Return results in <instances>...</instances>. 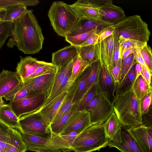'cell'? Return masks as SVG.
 <instances>
[{"mask_svg": "<svg viewBox=\"0 0 152 152\" xmlns=\"http://www.w3.org/2000/svg\"><path fill=\"white\" fill-rule=\"evenodd\" d=\"M77 134L72 133L66 135H55L50 138L53 147L64 152L73 151L72 145Z\"/></svg>", "mask_w": 152, "mask_h": 152, "instance_id": "cell-25", "label": "cell"}, {"mask_svg": "<svg viewBox=\"0 0 152 152\" xmlns=\"http://www.w3.org/2000/svg\"><path fill=\"white\" fill-rule=\"evenodd\" d=\"M13 23L3 22L0 24V49L6 40L11 36L13 29Z\"/></svg>", "mask_w": 152, "mask_h": 152, "instance_id": "cell-44", "label": "cell"}, {"mask_svg": "<svg viewBox=\"0 0 152 152\" xmlns=\"http://www.w3.org/2000/svg\"><path fill=\"white\" fill-rule=\"evenodd\" d=\"M22 140L26 151L36 152H61L52 144L50 138H44L21 132L19 131Z\"/></svg>", "mask_w": 152, "mask_h": 152, "instance_id": "cell-11", "label": "cell"}, {"mask_svg": "<svg viewBox=\"0 0 152 152\" xmlns=\"http://www.w3.org/2000/svg\"><path fill=\"white\" fill-rule=\"evenodd\" d=\"M113 47V67L115 66L120 58L119 52L120 43L118 37L114 33Z\"/></svg>", "mask_w": 152, "mask_h": 152, "instance_id": "cell-47", "label": "cell"}, {"mask_svg": "<svg viewBox=\"0 0 152 152\" xmlns=\"http://www.w3.org/2000/svg\"><path fill=\"white\" fill-rule=\"evenodd\" d=\"M77 110V105L74 104L68 112L57 121L51 124L50 126L53 136L60 134L69 118Z\"/></svg>", "mask_w": 152, "mask_h": 152, "instance_id": "cell-32", "label": "cell"}, {"mask_svg": "<svg viewBox=\"0 0 152 152\" xmlns=\"http://www.w3.org/2000/svg\"><path fill=\"white\" fill-rule=\"evenodd\" d=\"M137 48H130L127 49L123 53L121 57L122 60H124L132 53H133L136 50Z\"/></svg>", "mask_w": 152, "mask_h": 152, "instance_id": "cell-53", "label": "cell"}, {"mask_svg": "<svg viewBox=\"0 0 152 152\" xmlns=\"http://www.w3.org/2000/svg\"><path fill=\"white\" fill-rule=\"evenodd\" d=\"M26 152H27L26 151Z\"/></svg>", "mask_w": 152, "mask_h": 152, "instance_id": "cell-57", "label": "cell"}, {"mask_svg": "<svg viewBox=\"0 0 152 152\" xmlns=\"http://www.w3.org/2000/svg\"><path fill=\"white\" fill-rule=\"evenodd\" d=\"M114 34L96 45L98 60L101 65H104L109 73L113 68V57Z\"/></svg>", "mask_w": 152, "mask_h": 152, "instance_id": "cell-14", "label": "cell"}, {"mask_svg": "<svg viewBox=\"0 0 152 152\" xmlns=\"http://www.w3.org/2000/svg\"><path fill=\"white\" fill-rule=\"evenodd\" d=\"M115 30V27L113 25H109L102 28L98 33V43L113 34Z\"/></svg>", "mask_w": 152, "mask_h": 152, "instance_id": "cell-48", "label": "cell"}, {"mask_svg": "<svg viewBox=\"0 0 152 152\" xmlns=\"http://www.w3.org/2000/svg\"><path fill=\"white\" fill-rule=\"evenodd\" d=\"M132 88L137 98L141 102L144 97L152 90L151 86H148L141 75L135 80Z\"/></svg>", "mask_w": 152, "mask_h": 152, "instance_id": "cell-33", "label": "cell"}, {"mask_svg": "<svg viewBox=\"0 0 152 152\" xmlns=\"http://www.w3.org/2000/svg\"><path fill=\"white\" fill-rule=\"evenodd\" d=\"M95 32L98 34L99 32L97 30H93L75 35L67 36L65 37V40L71 45L75 47H79Z\"/></svg>", "mask_w": 152, "mask_h": 152, "instance_id": "cell-40", "label": "cell"}, {"mask_svg": "<svg viewBox=\"0 0 152 152\" xmlns=\"http://www.w3.org/2000/svg\"><path fill=\"white\" fill-rule=\"evenodd\" d=\"M107 146L110 148H116L121 152H143L131 135L122 131L120 142L108 140Z\"/></svg>", "mask_w": 152, "mask_h": 152, "instance_id": "cell-21", "label": "cell"}, {"mask_svg": "<svg viewBox=\"0 0 152 152\" xmlns=\"http://www.w3.org/2000/svg\"><path fill=\"white\" fill-rule=\"evenodd\" d=\"M119 42L120 58L127 49L140 48L147 43V42H142L133 39H125Z\"/></svg>", "mask_w": 152, "mask_h": 152, "instance_id": "cell-43", "label": "cell"}, {"mask_svg": "<svg viewBox=\"0 0 152 152\" xmlns=\"http://www.w3.org/2000/svg\"><path fill=\"white\" fill-rule=\"evenodd\" d=\"M142 71L141 75L149 86H151L152 73L149 69L143 65H141Z\"/></svg>", "mask_w": 152, "mask_h": 152, "instance_id": "cell-50", "label": "cell"}, {"mask_svg": "<svg viewBox=\"0 0 152 152\" xmlns=\"http://www.w3.org/2000/svg\"><path fill=\"white\" fill-rule=\"evenodd\" d=\"M78 55L77 47L71 45L53 53L51 63L59 68Z\"/></svg>", "mask_w": 152, "mask_h": 152, "instance_id": "cell-22", "label": "cell"}, {"mask_svg": "<svg viewBox=\"0 0 152 152\" xmlns=\"http://www.w3.org/2000/svg\"><path fill=\"white\" fill-rule=\"evenodd\" d=\"M134 58L137 62L141 65H143L147 68L148 67L146 65L140 52V48H137L136 50L133 53Z\"/></svg>", "mask_w": 152, "mask_h": 152, "instance_id": "cell-52", "label": "cell"}, {"mask_svg": "<svg viewBox=\"0 0 152 152\" xmlns=\"http://www.w3.org/2000/svg\"><path fill=\"white\" fill-rule=\"evenodd\" d=\"M108 139L103 124L91 125L77 135L72 145L74 152H92L106 147Z\"/></svg>", "mask_w": 152, "mask_h": 152, "instance_id": "cell-4", "label": "cell"}, {"mask_svg": "<svg viewBox=\"0 0 152 152\" xmlns=\"http://www.w3.org/2000/svg\"><path fill=\"white\" fill-rule=\"evenodd\" d=\"M113 25L115 27L114 33L118 36L119 42L125 39H133L147 42L149 40L151 32L148 25L139 15L126 17Z\"/></svg>", "mask_w": 152, "mask_h": 152, "instance_id": "cell-5", "label": "cell"}, {"mask_svg": "<svg viewBox=\"0 0 152 152\" xmlns=\"http://www.w3.org/2000/svg\"><path fill=\"white\" fill-rule=\"evenodd\" d=\"M20 131L44 138L53 136L50 126L39 112H34L21 116L19 120Z\"/></svg>", "mask_w": 152, "mask_h": 152, "instance_id": "cell-6", "label": "cell"}, {"mask_svg": "<svg viewBox=\"0 0 152 152\" xmlns=\"http://www.w3.org/2000/svg\"><path fill=\"white\" fill-rule=\"evenodd\" d=\"M152 90L151 91L143 98L141 102V112L143 116L149 111V107L152 103Z\"/></svg>", "mask_w": 152, "mask_h": 152, "instance_id": "cell-46", "label": "cell"}, {"mask_svg": "<svg viewBox=\"0 0 152 152\" xmlns=\"http://www.w3.org/2000/svg\"><path fill=\"white\" fill-rule=\"evenodd\" d=\"M4 104V102L2 99V97L0 98V107Z\"/></svg>", "mask_w": 152, "mask_h": 152, "instance_id": "cell-56", "label": "cell"}, {"mask_svg": "<svg viewBox=\"0 0 152 152\" xmlns=\"http://www.w3.org/2000/svg\"><path fill=\"white\" fill-rule=\"evenodd\" d=\"M137 63L133 53L131 54L124 60H122L119 83L117 86L121 83L131 69Z\"/></svg>", "mask_w": 152, "mask_h": 152, "instance_id": "cell-42", "label": "cell"}, {"mask_svg": "<svg viewBox=\"0 0 152 152\" xmlns=\"http://www.w3.org/2000/svg\"><path fill=\"white\" fill-rule=\"evenodd\" d=\"M142 69V67L141 65L138 63L137 62L135 66L136 73V77L135 80L141 75Z\"/></svg>", "mask_w": 152, "mask_h": 152, "instance_id": "cell-54", "label": "cell"}, {"mask_svg": "<svg viewBox=\"0 0 152 152\" xmlns=\"http://www.w3.org/2000/svg\"><path fill=\"white\" fill-rule=\"evenodd\" d=\"M96 45L76 47L78 56L84 62L90 66H91L98 60Z\"/></svg>", "mask_w": 152, "mask_h": 152, "instance_id": "cell-29", "label": "cell"}, {"mask_svg": "<svg viewBox=\"0 0 152 152\" xmlns=\"http://www.w3.org/2000/svg\"><path fill=\"white\" fill-rule=\"evenodd\" d=\"M112 104L122 126L128 129L142 124L141 102L137 98L132 86L125 91L115 94Z\"/></svg>", "mask_w": 152, "mask_h": 152, "instance_id": "cell-2", "label": "cell"}, {"mask_svg": "<svg viewBox=\"0 0 152 152\" xmlns=\"http://www.w3.org/2000/svg\"><path fill=\"white\" fill-rule=\"evenodd\" d=\"M89 66H90L84 62L78 55L73 65L71 74L69 80V83H72Z\"/></svg>", "mask_w": 152, "mask_h": 152, "instance_id": "cell-39", "label": "cell"}, {"mask_svg": "<svg viewBox=\"0 0 152 152\" xmlns=\"http://www.w3.org/2000/svg\"></svg>", "mask_w": 152, "mask_h": 152, "instance_id": "cell-58", "label": "cell"}, {"mask_svg": "<svg viewBox=\"0 0 152 152\" xmlns=\"http://www.w3.org/2000/svg\"><path fill=\"white\" fill-rule=\"evenodd\" d=\"M126 130L143 152H152V128L142 124Z\"/></svg>", "mask_w": 152, "mask_h": 152, "instance_id": "cell-13", "label": "cell"}, {"mask_svg": "<svg viewBox=\"0 0 152 152\" xmlns=\"http://www.w3.org/2000/svg\"><path fill=\"white\" fill-rule=\"evenodd\" d=\"M67 93V90L64 91L39 110L35 112H39L46 122L50 126Z\"/></svg>", "mask_w": 152, "mask_h": 152, "instance_id": "cell-17", "label": "cell"}, {"mask_svg": "<svg viewBox=\"0 0 152 152\" xmlns=\"http://www.w3.org/2000/svg\"><path fill=\"white\" fill-rule=\"evenodd\" d=\"M44 38L42 30L32 10H27L13 23L12 34L7 46L18 49L26 54L39 52L42 48Z\"/></svg>", "mask_w": 152, "mask_h": 152, "instance_id": "cell-1", "label": "cell"}, {"mask_svg": "<svg viewBox=\"0 0 152 152\" xmlns=\"http://www.w3.org/2000/svg\"><path fill=\"white\" fill-rule=\"evenodd\" d=\"M92 65L89 66L82 73L77 90L73 99L72 103L73 105H77L85 94L88 77Z\"/></svg>", "mask_w": 152, "mask_h": 152, "instance_id": "cell-31", "label": "cell"}, {"mask_svg": "<svg viewBox=\"0 0 152 152\" xmlns=\"http://www.w3.org/2000/svg\"><path fill=\"white\" fill-rule=\"evenodd\" d=\"M22 83L20 77L16 72L3 70L0 72V98L4 97Z\"/></svg>", "mask_w": 152, "mask_h": 152, "instance_id": "cell-18", "label": "cell"}, {"mask_svg": "<svg viewBox=\"0 0 152 152\" xmlns=\"http://www.w3.org/2000/svg\"><path fill=\"white\" fill-rule=\"evenodd\" d=\"M136 64L132 66L121 83L116 86L115 94L125 91L132 86L136 77Z\"/></svg>", "mask_w": 152, "mask_h": 152, "instance_id": "cell-36", "label": "cell"}, {"mask_svg": "<svg viewBox=\"0 0 152 152\" xmlns=\"http://www.w3.org/2000/svg\"><path fill=\"white\" fill-rule=\"evenodd\" d=\"M44 61H39L37 58L30 56L24 58L20 57V60L17 64L16 72L19 75L23 83H26L28 78Z\"/></svg>", "mask_w": 152, "mask_h": 152, "instance_id": "cell-16", "label": "cell"}, {"mask_svg": "<svg viewBox=\"0 0 152 152\" xmlns=\"http://www.w3.org/2000/svg\"><path fill=\"white\" fill-rule=\"evenodd\" d=\"M91 125L90 113L85 110H77L69 118L59 135L78 134Z\"/></svg>", "mask_w": 152, "mask_h": 152, "instance_id": "cell-9", "label": "cell"}, {"mask_svg": "<svg viewBox=\"0 0 152 152\" xmlns=\"http://www.w3.org/2000/svg\"><path fill=\"white\" fill-rule=\"evenodd\" d=\"M38 0H0V10H5L13 6L22 5L27 7L38 4Z\"/></svg>", "mask_w": 152, "mask_h": 152, "instance_id": "cell-38", "label": "cell"}, {"mask_svg": "<svg viewBox=\"0 0 152 152\" xmlns=\"http://www.w3.org/2000/svg\"><path fill=\"white\" fill-rule=\"evenodd\" d=\"M48 98L45 94L28 95L18 101L10 102L8 104L16 116L19 118L25 114L37 111Z\"/></svg>", "mask_w": 152, "mask_h": 152, "instance_id": "cell-8", "label": "cell"}, {"mask_svg": "<svg viewBox=\"0 0 152 152\" xmlns=\"http://www.w3.org/2000/svg\"><path fill=\"white\" fill-rule=\"evenodd\" d=\"M101 69V65L98 60L92 65L91 69L87 80L85 94L93 86L99 84Z\"/></svg>", "mask_w": 152, "mask_h": 152, "instance_id": "cell-35", "label": "cell"}, {"mask_svg": "<svg viewBox=\"0 0 152 152\" xmlns=\"http://www.w3.org/2000/svg\"><path fill=\"white\" fill-rule=\"evenodd\" d=\"M48 16L55 32L64 37L73 30L79 19L70 5L61 1L52 3Z\"/></svg>", "mask_w": 152, "mask_h": 152, "instance_id": "cell-3", "label": "cell"}, {"mask_svg": "<svg viewBox=\"0 0 152 152\" xmlns=\"http://www.w3.org/2000/svg\"><path fill=\"white\" fill-rule=\"evenodd\" d=\"M101 69L99 84L100 92L105 93L112 103L115 95L116 85L106 68L101 65Z\"/></svg>", "mask_w": 152, "mask_h": 152, "instance_id": "cell-20", "label": "cell"}, {"mask_svg": "<svg viewBox=\"0 0 152 152\" xmlns=\"http://www.w3.org/2000/svg\"><path fill=\"white\" fill-rule=\"evenodd\" d=\"M100 92L99 84L91 88L84 94L77 105V111L84 110L86 106L93 97Z\"/></svg>", "mask_w": 152, "mask_h": 152, "instance_id": "cell-41", "label": "cell"}, {"mask_svg": "<svg viewBox=\"0 0 152 152\" xmlns=\"http://www.w3.org/2000/svg\"><path fill=\"white\" fill-rule=\"evenodd\" d=\"M102 20L112 24L123 19L126 16L122 8L113 4L111 0H99Z\"/></svg>", "mask_w": 152, "mask_h": 152, "instance_id": "cell-15", "label": "cell"}, {"mask_svg": "<svg viewBox=\"0 0 152 152\" xmlns=\"http://www.w3.org/2000/svg\"><path fill=\"white\" fill-rule=\"evenodd\" d=\"M85 110L90 114L91 125L104 123L114 110L107 94L98 93L87 104Z\"/></svg>", "mask_w": 152, "mask_h": 152, "instance_id": "cell-7", "label": "cell"}, {"mask_svg": "<svg viewBox=\"0 0 152 152\" xmlns=\"http://www.w3.org/2000/svg\"><path fill=\"white\" fill-rule=\"evenodd\" d=\"M113 25L102 20H94L80 18L73 30L68 36L75 35L93 30L99 32L106 26Z\"/></svg>", "mask_w": 152, "mask_h": 152, "instance_id": "cell-19", "label": "cell"}, {"mask_svg": "<svg viewBox=\"0 0 152 152\" xmlns=\"http://www.w3.org/2000/svg\"><path fill=\"white\" fill-rule=\"evenodd\" d=\"M98 34L95 32L88 38L79 47H84L95 45L98 43Z\"/></svg>", "mask_w": 152, "mask_h": 152, "instance_id": "cell-51", "label": "cell"}, {"mask_svg": "<svg viewBox=\"0 0 152 152\" xmlns=\"http://www.w3.org/2000/svg\"><path fill=\"white\" fill-rule=\"evenodd\" d=\"M82 73L77 78L67 90V94L52 123L59 119L68 112L73 106V99L77 90Z\"/></svg>", "mask_w": 152, "mask_h": 152, "instance_id": "cell-24", "label": "cell"}, {"mask_svg": "<svg viewBox=\"0 0 152 152\" xmlns=\"http://www.w3.org/2000/svg\"><path fill=\"white\" fill-rule=\"evenodd\" d=\"M19 118L8 104H4L0 107V121L13 129L20 131Z\"/></svg>", "mask_w": 152, "mask_h": 152, "instance_id": "cell-26", "label": "cell"}, {"mask_svg": "<svg viewBox=\"0 0 152 152\" xmlns=\"http://www.w3.org/2000/svg\"><path fill=\"white\" fill-rule=\"evenodd\" d=\"M58 71V68L31 80V90L28 95L45 94L47 95L48 98L57 74Z\"/></svg>", "mask_w": 152, "mask_h": 152, "instance_id": "cell-12", "label": "cell"}, {"mask_svg": "<svg viewBox=\"0 0 152 152\" xmlns=\"http://www.w3.org/2000/svg\"><path fill=\"white\" fill-rule=\"evenodd\" d=\"M103 125L105 134L108 140L120 142L122 126L114 112L112 113Z\"/></svg>", "mask_w": 152, "mask_h": 152, "instance_id": "cell-23", "label": "cell"}, {"mask_svg": "<svg viewBox=\"0 0 152 152\" xmlns=\"http://www.w3.org/2000/svg\"><path fill=\"white\" fill-rule=\"evenodd\" d=\"M78 56L74 58L69 62L63 66L59 68H58L57 74L55 78L50 95L40 108L47 103L56 92L60 85L63 81L68 72L72 66L73 64Z\"/></svg>", "mask_w": 152, "mask_h": 152, "instance_id": "cell-27", "label": "cell"}, {"mask_svg": "<svg viewBox=\"0 0 152 152\" xmlns=\"http://www.w3.org/2000/svg\"><path fill=\"white\" fill-rule=\"evenodd\" d=\"M5 12V10H0V24L3 22V19Z\"/></svg>", "mask_w": 152, "mask_h": 152, "instance_id": "cell-55", "label": "cell"}, {"mask_svg": "<svg viewBox=\"0 0 152 152\" xmlns=\"http://www.w3.org/2000/svg\"><path fill=\"white\" fill-rule=\"evenodd\" d=\"M70 5L79 18L102 20L99 0H78Z\"/></svg>", "mask_w": 152, "mask_h": 152, "instance_id": "cell-10", "label": "cell"}, {"mask_svg": "<svg viewBox=\"0 0 152 152\" xmlns=\"http://www.w3.org/2000/svg\"><path fill=\"white\" fill-rule=\"evenodd\" d=\"M31 80L25 84L22 83L13 88L3 97L10 102L20 100L28 95L31 90Z\"/></svg>", "mask_w": 152, "mask_h": 152, "instance_id": "cell-28", "label": "cell"}, {"mask_svg": "<svg viewBox=\"0 0 152 152\" xmlns=\"http://www.w3.org/2000/svg\"><path fill=\"white\" fill-rule=\"evenodd\" d=\"M14 130L0 121V152H5Z\"/></svg>", "mask_w": 152, "mask_h": 152, "instance_id": "cell-34", "label": "cell"}, {"mask_svg": "<svg viewBox=\"0 0 152 152\" xmlns=\"http://www.w3.org/2000/svg\"><path fill=\"white\" fill-rule=\"evenodd\" d=\"M140 52L146 65L152 72V50L147 43L140 48Z\"/></svg>", "mask_w": 152, "mask_h": 152, "instance_id": "cell-45", "label": "cell"}, {"mask_svg": "<svg viewBox=\"0 0 152 152\" xmlns=\"http://www.w3.org/2000/svg\"><path fill=\"white\" fill-rule=\"evenodd\" d=\"M26 146L22 140L19 131L14 129L5 152H26Z\"/></svg>", "mask_w": 152, "mask_h": 152, "instance_id": "cell-30", "label": "cell"}, {"mask_svg": "<svg viewBox=\"0 0 152 152\" xmlns=\"http://www.w3.org/2000/svg\"><path fill=\"white\" fill-rule=\"evenodd\" d=\"M122 60L120 58L115 66L110 70V73L117 86L119 83V80L121 71Z\"/></svg>", "mask_w": 152, "mask_h": 152, "instance_id": "cell-49", "label": "cell"}, {"mask_svg": "<svg viewBox=\"0 0 152 152\" xmlns=\"http://www.w3.org/2000/svg\"><path fill=\"white\" fill-rule=\"evenodd\" d=\"M27 10V7L18 5L12 7L6 10L3 22L14 23Z\"/></svg>", "mask_w": 152, "mask_h": 152, "instance_id": "cell-37", "label": "cell"}]
</instances>
